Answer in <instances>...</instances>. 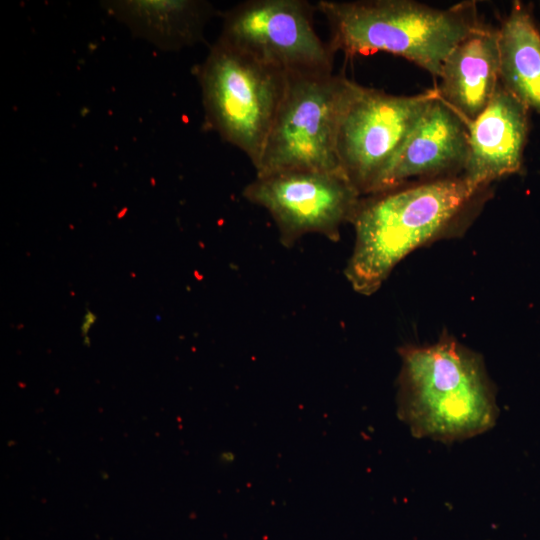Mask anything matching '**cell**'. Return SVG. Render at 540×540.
I'll return each instance as SVG.
<instances>
[{
  "label": "cell",
  "instance_id": "obj_13",
  "mask_svg": "<svg viewBox=\"0 0 540 540\" xmlns=\"http://www.w3.org/2000/svg\"><path fill=\"white\" fill-rule=\"evenodd\" d=\"M497 31L501 85L540 114V31L531 5L514 1Z\"/></svg>",
  "mask_w": 540,
  "mask_h": 540
},
{
  "label": "cell",
  "instance_id": "obj_8",
  "mask_svg": "<svg viewBox=\"0 0 540 540\" xmlns=\"http://www.w3.org/2000/svg\"><path fill=\"white\" fill-rule=\"evenodd\" d=\"M316 4L248 0L222 14L217 40L284 71H333L334 53L314 28Z\"/></svg>",
  "mask_w": 540,
  "mask_h": 540
},
{
  "label": "cell",
  "instance_id": "obj_14",
  "mask_svg": "<svg viewBox=\"0 0 540 540\" xmlns=\"http://www.w3.org/2000/svg\"><path fill=\"white\" fill-rule=\"evenodd\" d=\"M96 320L97 316L89 309H87L86 314L83 318V323L81 325V333L84 337H87V333L89 332L90 328L93 326Z\"/></svg>",
  "mask_w": 540,
  "mask_h": 540
},
{
  "label": "cell",
  "instance_id": "obj_11",
  "mask_svg": "<svg viewBox=\"0 0 540 540\" xmlns=\"http://www.w3.org/2000/svg\"><path fill=\"white\" fill-rule=\"evenodd\" d=\"M438 79V97L472 123L500 82L497 28L475 27L447 55Z\"/></svg>",
  "mask_w": 540,
  "mask_h": 540
},
{
  "label": "cell",
  "instance_id": "obj_10",
  "mask_svg": "<svg viewBox=\"0 0 540 540\" xmlns=\"http://www.w3.org/2000/svg\"><path fill=\"white\" fill-rule=\"evenodd\" d=\"M529 111L499 82L487 107L469 124L468 157L461 176L472 188L482 191L522 170Z\"/></svg>",
  "mask_w": 540,
  "mask_h": 540
},
{
  "label": "cell",
  "instance_id": "obj_3",
  "mask_svg": "<svg viewBox=\"0 0 540 540\" xmlns=\"http://www.w3.org/2000/svg\"><path fill=\"white\" fill-rule=\"evenodd\" d=\"M328 44L347 57L385 52L438 78L450 51L480 24L474 2L437 9L411 0H320Z\"/></svg>",
  "mask_w": 540,
  "mask_h": 540
},
{
  "label": "cell",
  "instance_id": "obj_9",
  "mask_svg": "<svg viewBox=\"0 0 540 540\" xmlns=\"http://www.w3.org/2000/svg\"><path fill=\"white\" fill-rule=\"evenodd\" d=\"M469 124L438 96L426 106L372 194L460 175L468 157Z\"/></svg>",
  "mask_w": 540,
  "mask_h": 540
},
{
  "label": "cell",
  "instance_id": "obj_6",
  "mask_svg": "<svg viewBox=\"0 0 540 540\" xmlns=\"http://www.w3.org/2000/svg\"><path fill=\"white\" fill-rule=\"evenodd\" d=\"M436 89L398 96L359 84L341 118L336 152L342 173L361 196L373 193Z\"/></svg>",
  "mask_w": 540,
  "mask_h": 540
},
{
  "label": "cell",
  "instance_id": "obj_5",
  "mask_svg": "<svg viewBox=\"0 0 540 540\" xmlns=\"http://www.w3.org/2000/svg\"><path fill=\"white\" fill-rule=\"evenodd\" d=\"M196 76L205 125L257 167L286 86V71L217 40Z\"/></svg>",
  "mask_w": 540,
  "mask_h": 540
},
{
  "label": "cell",
  "instance_id": "obj_4",
  "mask_svg": "<svg viewBox=\"0 0 540 540\" xmlns=\"http://www.w3.org/2000/svg\"><path fill=\"white\" fill-rule=\"evenodd\" d=\"M358 86L333 71L286 72L284 94L256 176L286 170L341 171L337 132Z\"/></svg>",
  "mask_w": 540,
  "mask_h": 540
},
{
  "label": "cell",
  "instance_id": "obj_2",
  "mask_svg": "<svg viewBox=\"0 0 540 540\" xmlns=\"http://www.w3.org/2000/svg\"><path fill=\"white\" fill-rule=\"evenodd\" d=\"M400 355L398 416L415 437L451 443L494 426L495 393L476 353L445 337Z\"/></svg>",
  "mask_w": 540,
  "mask_h": 540
},
{
  "label": "cell",
  "instance_id": "obj_1",
  "mask_svg": "<svg viewBox=\"0 0 540 540\" xmlns=\"http://www.w3.org/2000/svg\"><path fill=\"white\" fill-rule=\"evenodd\" d=\"M480 192L460 174L362 196L345 268L353 289L375 293L404 257L447 229Z\"/></svg>",
  "mask_w": 540,
  "mask_h": 540
},
{
  "label": "cell",
  "instance_id": "obj_12",
  "mask_svg": "<svg viewBox=\"0 0 540 540\" xmlns=\"http://www.w3.org/2000/svg\"><path fill=\"white\" fill-rule=\"evenodd\" d=\"M108 7L135 34L163 50L203 40L204 27L215 12L212 4L198 0L114 1Z\"/></svg>",
  "mask_w": 540,
  "mask_h": 540
},
{
  "label": "cell",
  "instance_id": "obj_7",
  "mask_svg": "<svg viewBox=\"0 0 540 540\" xmlns=\"http://www.w3.org/2000/svg\"><path fill=\"white\" fill-rule=\"evenodd\" d=\"M243 196L270 213L286 247L309 233L337 241L341 226L352 221L362 197L341 171L318 170L256 176Z\"/></svg>",
  "mask_w": 540,
  "mask_h": 540
}]
</instances>
